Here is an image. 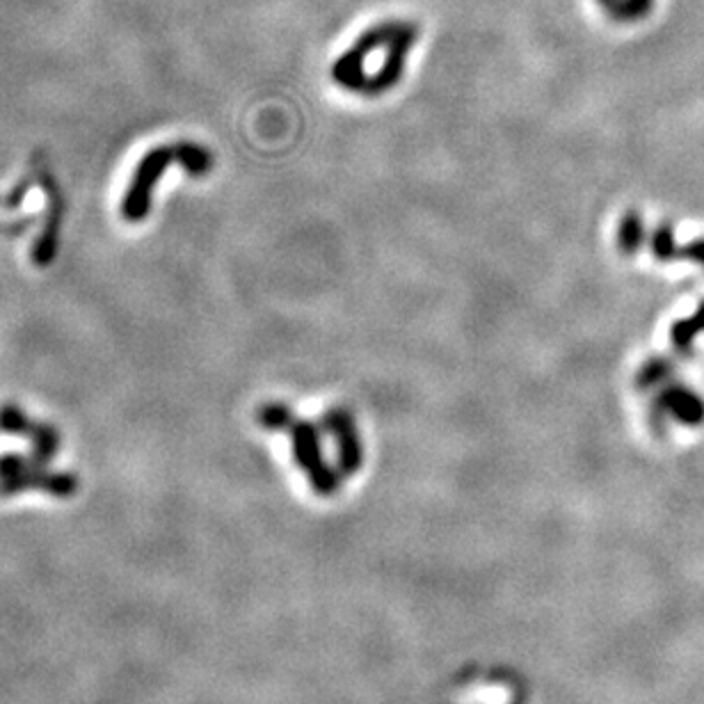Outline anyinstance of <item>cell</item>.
I'll return each mask as SVG.
<instances>
[{
    "instance_id": "obj_1",
    "label": "cell",
    "mask_w": 704,
    "mask_h": 704,
    "mask_svg": "<svg viewBox=\"0 0 704 704\" xmlns=\"http://www.w3.org/2000/svg\"><path fill=\"white\" fill-rule=\"evenodd\" d=\"M416 37H419V26L412 21L396 19L368 28L364 35L334 62V83L341 85L343 90L362 92L364 78L368 74V62L373 60V55H382V58H375L378 60V67L373 69L371 78H368L364 94H384L391 90V87H396L398 80L403 78L407 55H410L414 48Z\"/></svg>"
},
{
    "instance_id": "obj_2",
    "label": "cell",
    "mask_w": 704,
    "mask_h": 704,
    "mask_svg": "<svg viewBox=\"0 0 704 704\" xmlns=\"http://www.w3.org/2000/svg\"><path fill=\"white\" fill-rule=\"evenodd\" d=\"M172 163H179L183 170L192 176H204L211 172L213 154L195 142L165 144V147L149 151V154L142 158L138 170H135L131 186H128L124 195L122 215L126 220L140 222L147 218L156 183Z\"/></svg>"
},
{
    "instance_id": "obj_3",
    "label": "cell",
    "mask_w": 704,
    "mask_h": 704,
    "mask_svg": "<svg viewBox=\"0 0 704 704\" xmlns=\"http://www.w3.org/2000/svg\"><path fill=\"white\" fill-rule=\"evenodd\" d=\"M32 487L55 496H69L76 492V478L71 474H51L46 471V464L23 458V455H3L0 458V494H16Z\"/></svg>"
},
{
    "instance_id": "obj_4",
    "label": "cell",
    "mask_w": 704,
    "mask_h": 704,
    "mask_svg": "<svg viewBox=\"0 0 704 704\" xmlns=\"http://www.w3.org/2000/svg\"><path fill=\"white\" fill-rule=\"evenodd\" d=\"M288 430H291L293 439L295 464L307 471L311 487H314L320 496H332L339 490L341 474L323 460L318 426L311 421H293V426Z\"/></svg>"
},
{
    "instance_id": "obj_5",
    "label": "cell",
    "mask_w": 704,
    "mask_h": 704,
    "mask_svg": "<svg viewBox=\"0 0 704 704\" xmlns=\"http://www.w3.org/2000/svg\"><path fill=\"white\" fill-rule=\"evenodd\" d=\"M0 430L12 432V435H28L32 439V460L39 464H48V460H51L60 448L58 432L51 426L28 419V416L12 403L0 407Z\"/></svg>"
},
{
    "instance_id": "obj_6",
    "label": "cell",
    "mask_w": 704,
    "mask_h": 704,
    "mask_svg": "<svg viewBox=\"0 0 704 704\" xmlns=\"http://www.w3.org/2000/svg\"><path fill=\"white\" fill-rule=\"evenodd\" d=\"M325 428L339 446V471L343 476H355L364 464V448L359 442V432L348 410L336 407L325 414Z\"/></svg>"
},
{
    "instance_id": "obj_7",
    "label": "cell",
    "mask_w": 704,
    "mask_h": 704,
    "mask_svg": "<svg viewBox=\"0 0 704 704\" xmlns=\"http://www.w3.org/2000/svg\"><path fill=\"white\" fill-rule=\"evenodd\" d=\"M48 192H51V213H48V224L44 229V234L39 236L32 256H35L37 266H48L53 261L55 250H58V234H60V222H62V197L60 192L55 190V183L48 179Z\"/></svg>"
},
{
    "instance_id": "obj_8",
    "label": "cell",
    "mask_w": 704,
    "mask_h": 704,
    "mask_svg": "<svg viewBox=\"0 0 704 704\" xmlns=\"http://www.w3.org/2000/svg\"><path fill=\"white\" fill-rule=\"evenodd\" d=\"M599 7L615 21H638L652 10V0H597Z\"/></svg>"
},
{
    "instance_id": "obj_9",
    "label": "cell",
    "mask_w": 704,
    "mask_h": 704,
    "mask_svg": "<svg viewBox=\"0 0 704 704\" xmlns=\"http://www.w3.org/2000/svg\"><path fill=\"white\" fill-rule=\"evenodd\" d=\"M293 412L286 405L268 403L259 410V423L266 430H288L293 426Z\"/></svg>"
},
{
    "instance_id": "obj_10",
    "label": "cell",
    "mask_w": 704,
    "mask_h": 704,
    "mask_svg": "<svg viewBox=\"0 0 704 704\" xmlns=\"http://www.w3.org/2000/svg\"><path fill=\"white\" fill-rule=\"evenodd\" d=\"M640 245V220L636 213H627L620 227V247L624 252H634Z\"/></svg>"
}]
</instances>
